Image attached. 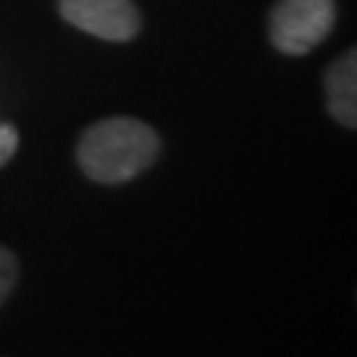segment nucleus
<instances>
[{
    "mask_svg": "<svg viewBox=\"0 0 357 357\" xmlns=\"http://www.w3.org/2000/svg\"><path fill=\"white\" fill-rule=\"evenodd\" d=\"M161 152L152 126L131 116H110L89 126L77 140V167L102 185H122L149 170Z\"/></svg>",
    "mask_w": 357,
    "mask_h": 357,
    "instance_id": "1",
    "label": "nucleus"
},
{
    "mask_svg": "<svg viewBox=\"0 0 357 357\" xmlns=\"http://www.w3.org/2000/svg\"><path fill=\"white\" fill-rule=\"evenodd\" d=\"M333 21H337L333 0H277L271 21H268V33L280 54L301 57L328 36Z\"/></svg>",
    "mask_w": 357,
    "mask_h": 357,
    "instance_id": "2",
    "label": "nucleus"
},
{
    "mask_svg": "<svg viewBox=\"0 0 357 357\" xmlns=\"http://www.w3.org/2000/svg\"><path fill=\"white\" fill-rule=\"evenodd\" d=\"M60 15L107 42H128L140 33V13L131 0H60Z\"/></svg>",
    "mask_w": 357,
    "mask_h": 357,
    "instance_id": "3",
    "label": "nucleus"
},
{
    "mask_svg": "<svg viewBox=\"0 0 357 357\" xmlns=\"http://www.w3.org/2000/svg\"><path fill=\"white\" fill-rule=\"evenodd\" d=\"M325 96H328L331 116L342 122L345 128H354L357 126V57H354V48L345 51L328 69Z\"/></svg>",
    "mask_w": 357,
    "mask_h": 357,
    "instance_id": "4",
    "label": "nucleus"
},
{
    "mask_svg": "<svg viewBox=\"0 0 357 357\" xmlns=\"http://www.w3.org/2000/svg\"><path fill=\"white\" fill-rule=\"evenodd\" d=\"M15 280H18V262L15 256L9 253L6 248H0V304L9 298V292L15 289Z\"/></svg>",
    "mask_w": 357,
    "mask_h": 357,
    "instance_id": "5",
    "label": "nucleus"
},
{
    "mask_svg": "<svg viewBox=\"0 0 357 357\" xmlns=\"http://www.w3.org/2000/svg\"><path fill=\"white\" fill-rule=\"evenodd\" d=\"M18 149V131L6 122H0V167L13 161V155Z\"/></svg>",
    "mask_w": 357,
    "mask_h": 357,
    "instance_id": "6",
    "label": "nucleus"
}]
</instances>
